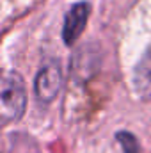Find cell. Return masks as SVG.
Segmentation results:
<instances>
[{"label":"cell","mask_w":151,"mask_h":153,"mask_svg":"<svg viewBox=\"0 0 151 153\" xmlns=\"http://www.w3.org/2000/svg\"><path fill=\"white\" fill-rule=\"evenodd\" d=\"M117 141H119V144H121L124 153H139V150H141L139 143L135 141V137L132 134H128V132H119L117 134Z\"/></svg>","instance_id":"obj_5"},{"label":"cell","mask_w":151,"mask_h":153,"mask_svg":"<svg viewBox=\"0 0 151 153\" xmlns=\"http://www.w3.org/2000/svg\"><path fill=\"white\" fill-rule=\"evenodd\" d=\"M135 85L141 94L151 96V50L144 55L135 73Z\"/></svg>","instance_id":"obj_4"},{"label":"cell","mask_w":151,"mask_h":153,"mask_svg":"<svg viewBox=\"0 0 151 153\" xmlns=\"http://www.w3.org/2000/svg\"><path fill=\"white\" fill-rule=\"evenodd\" d=\"M62 84V73L61 68L55 61H48L46 64H43V68L39 70L36 82H34V91L41 102H52Z\"/></svg>","instance_id":"obj_2"},{"label":"cell","mask_w":151,"mask_h":153,"mask_svg":"<svg viewBox=\"0 0 151 153\" xmlns=\"http://www.w3.org/2000/svg\"><path fill=\"white\" fill-rule=\"evenodd\" d=\"M27 105V94H25V84L21 76L16 73H7L2 78V94H0V112L2 119L14 121L25 112Z\"/></svg>","instance_id":"obj_1"},{"label":"cell","mask_w":151,"mask_h":153,"mask_svg":"<svg viewBox=\"0 0 151 153\" xmlns=\"http://www.w3.org/2000/svg\"><path fill=\"white\" fill-rule=\"evenodd\" d=\"M87 16H89V5L84 2L73 5L71 11L66 14V22H64V29H62V39L66 45H73L80 38V34L85 29Z\"/></svg>","instance_id":"obj_3"}]
</instances>
